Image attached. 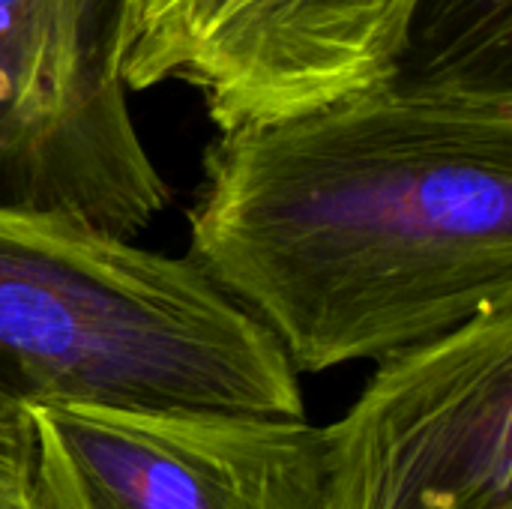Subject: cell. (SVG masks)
<instances>
[{"instance_id":"obj_1","label":"cell","mask_w":512,"mask_h":509,"mask_svg":"<svg viewBox=\"0 0 512 509\" xmlns=\"http://www.w3.org/2000/svg\"><path fill=\"white\" fill-rule=\"evenodd\" d=\"M186 258L297 375L512 306V93L399 75L219 132Z\"/></svg>"},{"instance_id":"obj_2","label":"cell","mask_w":512,"mask_h":509,"mask_svg":"<svg viewBox=\"0 0 512 509\" xmlns=\"http://www.w3.org/2000/svg\"><path fill=\"white\" fill-rule=\"evenodd\" d=\"M0 402L303 417L282 348L189 258L6 207Z\"/></svg>"},{"instance_id":"obj_3","label":"cell","mask_w":512,"mask_h":509,"mask_svg":"<svg viewBox=\"0 0 512 509\" xmlns=\"http://www.w3.org/2000/svg\"><path fill=\"white\" fill-rule=\"evenodd\" d=\"M129 0H0V207L135 237L168 204L120 81Z\"/></svg>"},{"instance_id":"obj_4","label":"cell","mask_w":512,"mask_h":509,"mask_svg":"<svg viewBox=\"0 0 512 509\" xmlns=\"http://www.w3.org/2000/svg\"><path fill=\"white\" fill-rule=\"evenodd\" d=\"M321 471L324 509H512V306L378 360Z\"/></svg>"},{"instance_id":"obj_5","label":"cell","mask_w":512,"mask_h":509,"mask_svg":"<svg viewBox=\"0 0 512 509\" xmlns=\"http://www.w3.org/2000/svg\"><path fill=\"white\" fill-rule=\"evenodd\" d=\"M423 0H129L120 81H186L219 132L297 117L402 72Z\"/></svg>"},{"instance_id":"obj_6","label":"cell","mask_w":512,"mask_h":509,"mask_svg":"<svg viewBox=\"0 0 512 509\" xmlns=\"http://www.w3.org/2000/svg\"><path fill=\"white\" fill-rule=\"evenodd\" d=\"M33 509H324L306 417L39 405Z\"/></svg>"},{"instance_id":"obj_7","label":"cell","mask_w":512,"mask_h":509,"mask_svg":"<svg viewBox=\"0 0 512 509\" xmlns=\"http://www.w3.org/2000/svg\"><path fill=\"white\" fill-rule=\"evenodd\" d=\"M399 75L512 93V0H423Z\"/></svg>"},{"instance_id":"obj_8","label":"cell","mask_w":512,"mask_h":509,"mask_svg":"<svg viewBox=\"0 0 512 509\" xmlns=\"http://www.w3.org/2000/svg\"><path fill=\"white\" fill-rule=\"evenodd\" d=\"M33 435L27 411L0 402V509L30 507Z\"/></svg>"},{"instance_id":"obj_9","label":"cell","mask_w":512,"mask_h":509,"mask_svg":"<svg viewBox=\"0 0 512 509\" xmlns=\"http://www.w3.org/2000/svg\"><path fill=\"white\" fill-rule=\"evenodd\" d=\"M24 509H33V507H24Z\"/></svg>"}]
</instances>
